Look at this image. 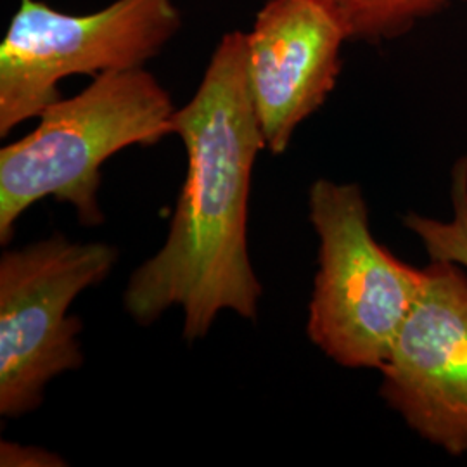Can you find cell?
Listing matches in <instances>:
<instances>
[{
	"label": "cell",
	"mask_w": 467,
	"mask_h": 467,
	"mask_svg": "<svg viewBox=\"0 0 467 467\" xmlns=\"http://www.w3.org/2000/svg\"><path fill=\"white\" fill-rule=\"evenodd\" d=\"M187 173L163 248L135 270L125 308L150 324L170 306L184 336H206L222 310L258 316L262 285L248 254L251 173L265 135L251 96L246 32L223 35L192 99L173 115Z\"/></svg>",
	"instance_id": "1"
},
{
	"label": "cell",
	"mask_w": 467,
	"mask_h": 467,
	"mask_svg": "<svg viewBox=\"0 0 467 467\" xmlns=\"http://www.w3.org/2000/svg\"><path fill=\"white\" fill-rule=\"evenodd\" d=\"M175 106L144 67L106 71L80 94L47 106L34 132L0 150V243L44 198L69 202L80 222L104 220L98 204L100 167L130 146L173 134Z\"/></svg>",
	"instance_id": "2"
},
{
	"label": "cell",
	"mask_w": 467,
	"mask_h": 467,
	"mask_svg": "<svg viewBox=\"0 0 467 467\" xmlns=\"http://www.w3.org/2000/svg\"><path fill=\"white\" fill-rule=\"evenodd\" d=\"M310 220L320 250L308 336L345 368H379L418 300L424 268L403 264L374 239L358 185L314 182Z\"/></svg>",
	"instance_id": "3"
},
{
	"label": "cell",
	"mask_w": 467,
	"mask_h": 467,
	"mask_svg": "<svg viewBox=\"0 0 467 467\" xmlns=\"http://www.w3.org/2000/svg\"><path fill=\"white\" fill-rule=\"evenodd\" d=\"M181 26L175 0H115L88 15L19 0L0 44V135L61 99L67 77L146 67Z\"/></svg>",
	"instance_id": "4"
},
{
	"label": "cell",
	"mask_w": 467,
	"mask_h": 467,
	"mask_svg": "<svg viewBox=\"0 0 467 467\" xmlns=\"http://www.w3.org/2000/svg\"><path fill=\"white\" fill-rule=\"evenodd\" d=\"M102 243L63 235L7 251L0 260V414L17 418L36 409L61 372L82 366L80 320L67 308L82 291L102 283L117 262Z\"/></svg>",
	"instance_id": "5"
},
{
	"label": "cell",
	"mask_w": 467,
	"mask_h": 467,
	"mask_svg": "<svg viewBox=\"0 0 467 467\" xmlns=\"http://www.w3.org/2000/svg\"><path fill=\"white\" fill-rule=\"evenodd\" d=\"M381 395L405 422L451 455L467 451V275L433 260L379 368Z\"/></svg>",
	"instance_id": "6"
},
{
	"label": "cell",
	"mask_w": 467,
	"mask_h": 467,
	"mask_svg": "<svg viewBox=\"0 0 467 467\" xmlns=\"http://www.w3.org/2000/svg\"><path fill=\"white\" fill-rule=\"evenodd\" d=\"M348 34L324 0H267L246 32L251 96L267 150L283 154L333 92Z\"/></svg>",
	"instance_id": "7"
},
{
	"label": "cell",
	"mask_w": 467,
	"mask_h": 467,
	"mask_svg": "<svg viewBox=\"0 0 467 467\" xmlns=\"http://www.w3.org/2000/svg\"><path fill=\"white\" fill-rule=\"evenodd\" d=\"M348 38L384 42L412 30L419 21L449 7L453 0H324Z\"/></svg>",
	"instance_id": "8"
},
{
	"label": "cell",
	"mask_w": 467,
	"mask_h": 467,
	"mask_svg": "<svg viewBox=\"0 0 467 467\" xmlns=\"http://www.w3.org/2000/svg\"><path fill=\"white\" fill-rule=\"evenodd\" d=\"M453 220L441 222L409 213L405 225L419 235L431 260L459 264L467 270V154L451 170Z\"/></svg>",
	"instance_id": "9"
}]
</instances>
